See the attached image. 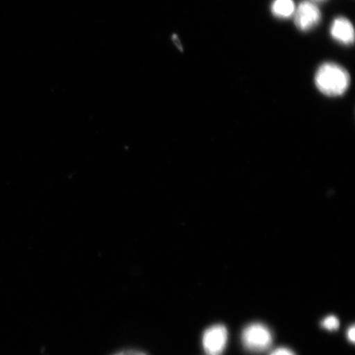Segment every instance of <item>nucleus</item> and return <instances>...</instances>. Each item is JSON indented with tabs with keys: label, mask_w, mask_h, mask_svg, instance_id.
I'll list each match as a JSON object with an SVG mask.
<instances>
[{
	"label": "nucleus",
	"mask_w": 355,
	"mask_h": 355,
	"mask_svg": "<svg viewBox=\"0 0 355 355\" xmlns=\"http://www.w3.org/2000/svg\"><path fill=\"white\" fill-rule=\"evenodd\" d=\"M244 348L252 353H263L269 349L273 343L272 331L263 323L250 324L242 334Z\"/></svg>",
	"instance_id": "obj_2"
},
{
	"label": "nucleus",
	"mask_w": 355,
	"mask_h": 355,
	"mask_svg": "<svg viewBox=\"0 0 355 355\" xmlns=\"http://www.w3.org/2000/svg\"><path fill=\"white\" fill-rule=\"evenodd\" d=\"M228 343V331L222 324L208 327L202 336V346L208 355H220Z\"/></svg>",
	"instance_id": "obj_4"
},
{
	"label": "nucleus",
	"mask_w": 355,
	"mask_h": 355,
	"mask_svg": "<svg viewBox=\"0 0 355 355\" xmlns=\"http://www.w3.org/2000/svg\"><path fill=\"white\" fill-rule=\"evenodd\" d=\"M322 20V12L317 4L304 0L295 8L294 13V21L296 28L301 32L307 33L313 30L320 24Z\"/></svg>",
	"instance_id": "obj_3"
},
{
	"label": "nucleus",
	"mask_w": 355,
	"mask_h": 355,
	"mask_svg": "<svg viewBox=\"0 0 355 355\" xmlns=\"http://www.w3.org/2000/svg\"><path fill=\"white\" fill-rule=\"evenodd\" d=\"M310 1H312L315 3H322L327 1V0H310Z\"/></svg>",
	"instance_id": "obj_11"
},
{
	"label": "nucleus",
	"mask_w": 355,
	"mask_h": 355,
	"mask_svg": "<svg viewBox=\"0 0 355 355\" xmlns=\"http://www.w3.org/2000/svg\"><path fill=\"white\" fill-rule=\"evenodd\" d=\"M295 8L294 0H273L270 12L278 19H288L294 16Z\"/></svg>",
	"instance_id": "obj_6"
},
{
	"label": "nucleus",
	"mask_w": 355,
	"mask_h": 355,
	"mask_svg": "<svg viewBox=\"0 0 355 355\" xmlns=\"http://www.w3.org/2000/svg\"><path fill=\"white\" fill-rule=\"evenodd\" d=\"M315 84L322 94L335 97L345 94L350 85V76L344 67L327 62L316 71Z\"/></svg>",
	"instance_id": "obj_1"
},
{
	"label": "nucleus",
	"mask_w": 355,
	"mask_h": 355,
	"mask_svg": "<svg viewBox=\"0 0 355 355\" xmlns=\"http://www.w3.org/2000/svg\"><path fill=\"white\" fill-rule=\"evenodd\" d=\"M348 337L350 341H352V343H354L355 340V327L354 326H352L349 327V329L348 331Z\"/></svg>",
	"instance_id": "obj_10"
},
{
	"label": "nucleus",
	"mask_w": 355,
	"mask_h": 355,
	"mask_svg": "<svg viewBox=\"0 0 355 355\" xmlns=\"http://www.w3.org/2000/svg\"><path fill=\"white\" fill-rule=\"evenodd\" d=\"M322 325L327 330L335 331L338 329L340 327V321L336 316L331 315V316H328L324 319Z\"/></svg>",
	"instance_id": "obj_7"
},
{
	"label": "nucleus",
	"mask_w": 355,
	"mask_h": 355,
	"mask_svg": "<svg viewBox=\"0 0 355 355\" xmlns=\"http://www.w3.org/2000/svg\"><path fill=\"white\" fill-rule=\"evenodd\" d=\"M330 33L336 42L350 46L354 42V29L352 22L345 17H337L331 25Z\"/></svg>",
	"instance_id": "obj_5"
},
{
	"label": "nucleus",
	"mask_w": 355,
	"mask_h": 355,
	"mask_svg": "<svg viewBox=\"0 0 355 355\" xmlns=\"http://www.w3.org/2000/svg\"><path fill=\"white\" fill-rule=\"evenodd\" d=\"M270 355H296L294 352H292L291 349L286 348V347H281L278 348L277 349L273 350L272 354Z\"/></svg>",
	"instance_id": "obj_8"
},
{
	"label": "nucleus",
	"mask_w": 355,
	"mask_h": 355,
	"mask_svg": "<svg viewBox=\"0 0 355 355\" xmlns=\"http://www.w3.org/2000/svg\"><path fill=\"white\" fill-rule=\"evenodd\" d=\"M113 355H146V354L144 352H139V350L126 349V350H122V352H119L116 354H114Z\"/></svg>",
	"instance_id": "obj_9"
}]
</instances>
